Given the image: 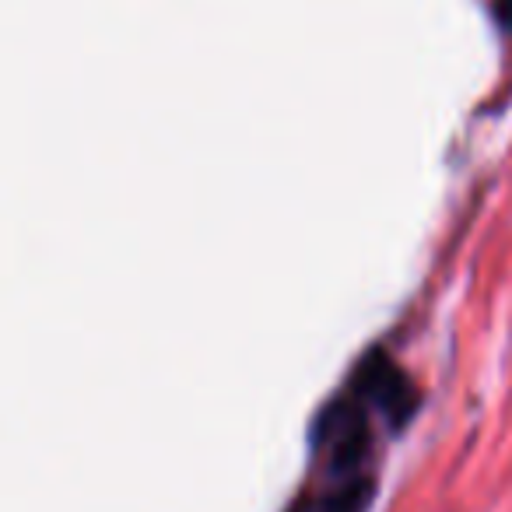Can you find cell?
I'll list each match as a JSON object with an SVG mask.
<instances>
[{
  "instance_id": "1",
  "label": "cell",
  "mask_w": 512,
  "mask_h": 512,
  "mask_svg": "<svg viewBox=\"0 0 512 512\" xmlns=\"http://www.w3.org/2000/svg\"><path fill=\"white\" fill-rule=\"evenodd\" d=\"M348 386H355L390 428H404L418 411V386L383 351H372L369 358H362Z\"/></svg>"
},
{
  "instance_id": "2",
  "label": "cell",
  "mask_w": 512,
  "mask_h": 512,
  "mask_svg": "<svg viewBox=\"0 0 512 512\" xmlns=\"http://www.w3.org/2000/svg\"><path fill=\"white\" fill-rule=\"evenodd\" d=\"M376 474H323V484L306 488L285 512H369Z\"/></svg>"
},
{
  "instance_id": "3",
  "label": "cell",
  "mask_w": 512,
  "mask_h": 512,
  "mask_svg": "<svg viewBox=\"0 0 512 512\" xmlns=\"http://www.w3.org/2000/svg\"><path fill=\"white\" fill-rule=\"evenodd\" d=\"M491 15H495L498 29L512 36V0H495V4H491Z\"/></svg>"
}]
</instances>
